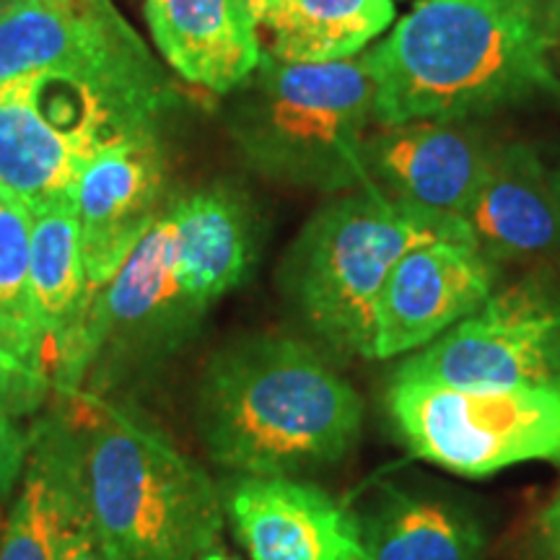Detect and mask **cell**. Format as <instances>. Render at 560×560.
Masks as SVG:
<instances>
[{
	"label": "cell",
	"mask_w": 560,
	"mask_h": 560,
	"mask_svg": "<svg viewBox=\"0 0 560 560\" xmlns=\"http://www.w3.org/2000/svg\"><path fill=\"white\" fill-rule=\"evenodd\" d=\"M265 55L280 62L355 58L395 24L392 0H249Z\"/></svg>",
	"instance_id": "ac0fdd59"
},
{
	"label": "cell",
	"mask_w": 560,
	"mask_h": 560,
	"mask_svg": "<svg viewBox=\"0 0 560 560\" xmlns=\"http://www.w3.org/2000/svg\"><path fill=\"white\" fill-rule=\"evenodd\" d=\"M535 558L560 560V490L535 520Z\"/></svg>",
	"instance_id": "cb8c5ba5"
},
{
	"label": "cell",
	"mask_w": 560,
	"mask_h": 560,
	"mask_svg": "<svg viewBox=\"0 0 560 560\" xmlns=\"http://www.w3.org/2000/svg\"><path fill=\"white\" fill-rule=\"evenodd\" d=\"M16 3H19V0H0V13H3V11H9L11 5H16Z\"/></svg>",
	"instance_id": "83f0119b"
},
{
	"label": "cell",
	"mask_w": 560,
	"mask_h": 560,
	"mask_svg": "<svg viewBox=\"0 0 560 560\" xmlns=\"http://www.w3.org/2000/svg\"><path fill=\"white\" fill-rule=\"evenodd\" d=\"M81 511L112 560H198L226 506L198 462L143 412L94 392H60Z\"/></svg>",
	"instance_id": "3957f363"
},
{
	"label": "cell",
	"mask_w": 560,
	"mask_h": 560,
	"mask_svg": "<svg viewBox=\"0 0 560 560\" xmlns=\"http://www.w3.org/2000/svg\"><path fill=\"white\" fill-rule=\"evenodd\" d=\"M30 255V210L0 190V327L11 338L13 348L19 350L21 361L42 380L50 382L45 361V338H42L32 304Z\"/></svg>",
	"instance_id": "44dd1931"
},
{
	"label": "cell",
	"mask_w": 560,
	"mask_h": 560,
	"mask_svg": "<svg viewBox=\"0 0 560 560\" xmlns=\"http://www.w3.org/2000/svg\"><path fill=\"white\" fill-rule=\"evenodd\" d=\"M552 42L529 0H420L366 52L374 122L470 120L558 91Z\"/></svg>",
	"instance_id": "7a4b0ae2"
},
{
	"label": "cell",
	"mask_w": 560,
	"mask_h": 560,
	"mask_svg": "<svg viewBox=\"0 0 560 560\" xmlns=\"http://www.w3.org/2000/svg\"><path fill=\"white\" fill-rule=\"evenodd\" d=\"M493 151L467 120L387 125L366 138L363 159L371 185L408 206L459 219L478 190Z\"/></svg>",
	"instance_id": "8fae6325"
},
{
	"label": "cell",
	"mask_w": 560,
	"mask_h": 560,
	"mask_svg": "<svg viewBox=\"0 0 560 560\" xmlns=\"http://www.w3.org/2000/svg\"><path fill=\"white\" fill-rule=\"evenodd\" d=\"M384 408L412 457L488 478L527 462L560 465V382L520 389H457L392 380Z\"/></svg>",
	"instance_id": "8992f818"
},
{
	"label": "cell",
	"mask_w": 560,
	"mask_h": 560,
	"mask_svg": "<svg viewBox=\"0 0 560 560\" xmlns=\"http://www.w3.org/2000/svg\"><path fill=\"white\" fill-rule=\"evenodd\" d=\"M488 260H537L560 249L556 174L527 143H493L478 190L459 219Z\"/></svg>",
	"instance_id": "7c38bea8"
},
{
	"label": "cell",
	"mask_w": 560,
	"mask_h": 560,
	"mask_svg": "<svg viewBox=\"0 0 560 560\" xmlns=\"http://www.w3.org/2000/svg\"><path fill=\"white\" fill-rule=\"evenodd\" d=\"M366 52L335 62H280L262 52L234 91L226 125L262 177L306 190L369 187L366 130L374 122Z\"/></svg>",
	"instance_id": "277c9868"
},
{
	"label": "cell",
	"mask_w": 560,
	"mask_h": 560,
	"mask_svg": "<svg viewBox=\"0 0 560 560\" xmlns=\"http://www.w3.org/2000/svg\"><path fill=\"white\" fill-rule=\"evenodd\" d=\"M145 21L185 81L234 94L262 60L249 0H145Z\"/></svg>",
	"instance_id": "4fadbf2b"
},
{
	"label": "cell",
	"mask_w": 560,
	"mask_h": 560,
	"mask_svg": "<svg viewBox=\"0 0 560 560\" xmlns=\"http://www.w3.org/2000/svg\"><path fill=\"white\" fill-rule=\"evenodd\" d=\"M195 423L208 457L240 478H299L348 457L363 400L306 342L252 335L202 369Z\"/></svg>",
	"instance_id": "6da1fadb"
},
{
	"label": "cell",
	"mask_w": 560,
	"mask_h": 560,
	"mask_svg": "<svg viewBox=\"0 0 560 560\" xmlns=\"http://www.w3.org/2000/svg\"><path fill=\"white\" fill-rule=\"evenodd\" d=\"M223 506L249 560H369L359 514L314 482L240 478Z\"/></svg>",
	"instance_id": "9c48e42d"
},
{
	"label": "cell",
	"mask_w": 560,
	"mask_h": 560,
	"mask_svg": "<svg viewBox=\"0 0 560 560\" xmlns=\"http://www.w3.org/2000/svg\"><path fill=\"white\" fill-rule=\"evenodd\" d=\"M30 283L34 314L45 338L47 374L55 382L60 353L79 332L94 299L73 208L47 210L32 219Z\"/></svg>",
	"instance_id": "ffe728a7"
},
{
	"label": "cell",
	"mask_w": 560,
	"mask_h": 560,
	"mask_svg": "<svg viewBox=\"0 0 560 560\" xmlns=\"http://www.w3.org/2000/svg\"><path fill=\"white\" fill-rule=\"evenodd\" d=\"M0 382H3L5 392H9L13 408L16 412L34 410L42 402V397L50 392V382L42 380L39 374L21 361L19 350L13 348L9 335L0 327Z\"/></svg>",
	"instance_id": "7402d4cb"
},
{
	"label": "cell",
	"mask_w": 560,
	"mask_h": 560,
	"mask_svg": "<svg viewBox=\"0 0 560 560\" xmlns=\"http://www.w3.org/2000/svg\"><path fill=\"white\" fill-rule=\"evenodd\" d=\"M136 37L112 0H19L0 13V83L94 58Z\"/></svg>",
	"instance_id": "9a60e30c"
},
{
	"label": "cell",
	"mask_w": 560,
	"mask_h": 560,
	"mask_svg": "<svg viewBox=\"0 0 560 560\" xmlns=\"http://www.w3.org/2000/svg\"><path fill=\"white\" fill-rule=\"evenodd\" d=\"M529 3H535V5H537V9H540V0H529Z\"/></svg>",
	"instance_id": "f546056e"
},
{
	"label": "cell",
	"mask_w": 560,
	"mask_h": 560,
	"mask_svg": "<svg viewBox=\"0 0 560 560\" xmlns=\"http://www.w3.org/2000/svg\"><path fill=\"white\" fill-rule=\"evenodd\" d=\"M75 221L91 293L122 268L164 210V153L159 136H140L102 151L81 172Z\"/></svg>",
	"instance_id": "30bf717a"
},
{
	"label": "cell",
	"mask_w": 560,
	"mask_h": 560,
	"mask_svg": "<svg viewBox=\"0 0 560 560\" xmlns=\"http://www.w3.org/2000/svg\"><path fill=\"white\" fill-rule=\"evenodd\" d=\"M392 380L457 389H520L560 382V306L537 283L493 293L482 310L416 350Z\"/></svg>",
	"instance_id": "52a82bcc"
},
{
	"label": "cell",
	"mask_w": 560,
	"mask_h": 560,
	"mask_svg": "<svg viewBox=\"0 0 560 560\" xmlns=\"http://www.w3.org/2000/svg\"><path fill=\"white\" fill-rule=\"evenodd\" d=\"M369 560H480L486 529L462 503L384 482L359 514Z\"/></svg>",
	"instance_id": "2e32d148"
},
{
	"label": "cell",
	"mask_w": 560,
	"mask_h": 560,
	"mask_svg": "<svg viewBox=\"0 0 560 560\" xmlns=\"http://www.w3.org/2000/svg\"><path fill=\"white\" fill-rule=\"evenodd\" d=\"M60 560H112L109 552L100 542V537L91 529L86 516H83V511H79V516L70 524L66 542H62Z\"/></svg>",
	"instance_id": "d4e9b609"
},
{
	"label": "cell",
	"mask_w": 560,
	"mask_h": 560,
	"mask_svg": "<svg viewBox=\"0 0 560 560\" xmlns=\"http://www.w3.org/2000/svg\"><path fill=\"white\" fill-rule=\"evenodd\" d=\"M0 387H3V382H0ZM5 389V387H3ZM5 395H9V392H5ZM9 400H11V397H9Z\"/></svg>",
	"instance_id": "4dcf8cb0"
},
{
	"label": "cell",
	"mask_w": 560,
	"mask_h": 560,
	"mask_svg": "<svg viewBox=\"0 0 560 560\" xmlns=\"http://www.w3.org/2000/svg\"><path fill=\"white\" fill-rule=\"evenodd\" d=\"M495 262L470 240L418 244L395 265L374 319L371 359L416 353L482 310L493 296Z\"/></svg>",
	"instance_id": "ba28073f"
},
{
	"label": "cell",
	"mask_w": 560,
	"mask_h": 560,
	"mask_svg": "<svg viewBox=\"0 0 560 560\" xmlns=\"http://www.w3.org/2000/svg\"><path fill=\"white\" fill-rule=\"evenodd\" d=\"M174 270L202 317L215 301L244 283L257 257V221L249 200L226 185L170 202Z\"/></svg>",
	"instance_id": "5bb4252c"
},
{
	"label": "cell",
	"mask_w": 560,
	"mask_h": 560,
	"mask_svg": "<svg viewBox=\"0 0 560 560\" xmlns=\"http://www.w3.org/2000/svg\"><path fill=\"white\" fill-rule=\"evenodd\" d=\"M552 174H556V185H558V192H560V166Z\"/></svg>",
	"instance_id": "f1b7e54d"
},
{
	"label": "cell",
	"mask_w": 560,
	"mask_h": 560,
	"mask_svg": "<svg viewBox=\"0 0 560 560\" xmlns=\"http://www.w3.org/2000/svg\"><path fill=\"white\" fill-rule=\"evenodd\" d=\"M89 161L39 117L13 81L0 83V190L30 215L73 208Z\"/></svg>",
	"instance_id": "d6986e66"
},
{
	"label": "cell",
	"mask_w": 560,
	"mask_h": 560,
	"mask_svg": "<svg viewBox=\"0 0 560 560\" xmlns=\"http://www.w3.org/2000/svg\"><path fill=\"white\" fill-rule=\"evenodd\" d=\"M198 560H240V558L229 556V552H226V550H219V548H210V550H206V552H202V556H200Z\"/></svg>",
	"instance_id": "4316f807"
},
{
	"label": "cell",
	"mask_w": 560,
	"mask_h": 560,
	"mask_svg": "<svg viewBox=\"0 0 560 560\" xmlns=\"http://www.w3.org/2000/svg\"><path fill=\"white\" fill-rule=\"evenodd\" d=\"M540 13L552 32V37H560V0H540Z\"/></svg>",
	"instance_id": "484cf974"
},
{
	"label": "cell",
	"mask_w": 560,
	"mask_h": 560,
	"mask_svg": "<svg viewBox=\"0 0 560 560\" xmlns=\"http://www.w3.org/2000/svg\"><path fill=\"white\" fill-rule=\"evenodd\" d=\"M30 454V439L24 436L16 423V408L0 387V499H9L19 486Z\"/></svg>",
	"instance_id": "603a6c76"
},
{
	"label": "cell",
	"mask_w": 560,
	"mask_h": 560,
	"mask_svg": "<svg viewBox=\"0 0 560 560\" xmlns=\"http://www.w3.org/2000/svg\"><path fill=\"white\" fill-rule=\"evenodd\" d=\"M433 240L470 236L457 219L408 206L374 185L359 187L312 215L285 255L280 283L327 348L371 359L376 306L392 270Z\"/></svg>",
	"instance_id": "5b68a950"
},
{
	"label": "cell",
	"mask_w": 560,
	"mask_h": 560,
	"mask_svg": "<svg viewBox=\"0 0 560 560\" xmlns=\"http://www.w3.org/2000/svg\"><path fill=\"white\" fill-rule=\"evenodd\" d=\"M79 511L66 420L55 412L30 436L19 495L0 532V560H60Z\"/></svg>",
	"instance_id": "e0dca14e"
}]
</instances>
